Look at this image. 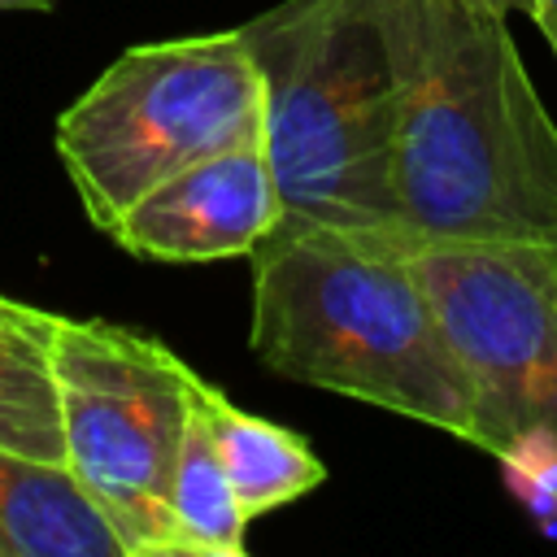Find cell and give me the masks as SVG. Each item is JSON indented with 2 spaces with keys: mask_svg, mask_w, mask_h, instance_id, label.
Masks as SVG:
<instances>
[{
  "mask_svg": "<svg viewBox=\"0 0 557 557\" xmlns=\"http://www.w3.org/2000/svg\"><path fill=\"white\" fill-rule=\"evenodd\" d=\"M196 405L205 413V426L218 444L226 479H231L248 518H261L278 505H292V500H300L326 483L322 457L292 426L239 409L226 392H218L205 379H196Z\"/></svg>",
  "mask_w": 557,
  "mask_h": 557,
  "instance_id": "cell-9",
  "label": "cell"
},
{
  "mask_svg": "<svg viewBox=\"0 0 557 557\" xmlns=\"http://www.w3.org/2000/svg\"><path fill=\"white\" fill-rule=\"evenodd\" d=\"M248 261L261 366L474 444V387L405 235L300 231Z\"/></svg>",
  "mask_w": 557,
  "mask_h": 557,
  "instance_id": "cell-2",
  "label": "cell"
},
{
  "mask_svg": "<svg viewBox=\"0 0 557 557\" xmlns=\"http://www.w3.org/2000/svg\"><path fill=\"white\" fill-rule=\"evenodd\" d=\"M48 357L65 470L100 505L126 557H170V479L196 370L144 331L65 313L52 318Z\"/></svg>",
  "mask_w": 557,
  "mask_h": 557,
  "instance_id": "cell-5",
  "label": "cell"
},
{
  "mask_svg": "<svg viewBox=\"0 0 557 557\" xmlns=\"http://www.w3.org/2000/svg\"><path fill=\"white\" fill-rule=\"evenodd\" d=\"M248 522L191 387V418L170 479V557H244Z\"/></svg>",
  "mask_w": 557,
  "mask_h": 557,
  "instance_id": "cell-10",
  "label": "cell"
},
{
  "mask_svg": "<svg viewBox=\"0 0 557 557\" xmlns=\"http://www.w3.org/2000/svg\"><path fill=\"white\" fill-rule=\"evenodd\" d=\"M261 70L244 30L135 44L57 117L52 144L91 226L109 231L170 174L261 139Z\"/></svg>",
  "mask_w": 557,
  "mask_h": 557,
  "instance_id": "cell-4",
  "label": "cell"
},
{
  "mask_svg": "<svg viewBox=\"0 0 557 557\" xmlns=\"http://www.w3.org/2000/svg\"><path fill=\"white\" fill-rule=\"evenodd\" d=\"M479 4H487V9H496V13H505V17H509V13H527V17H531V4H535V0H479Z\"/></svg>",
  "mask_w": 557,
  "mask_h": 557,
  "instance_id": "cell-15",
  "label": "cell"
},
{
  "mask_svg": "<svg viewBox=\"0 0 557 557\" xmlns=\"http://www.w3.org/2000/svg\"><path fill=\"white\" fill-rule=\"evenodd\" d=\"M57 0H0V13H52Z\"/></svg>",
  "mask_w": 557,
  "mask_h": 557,
  "instance_id": "cell-14",
  "label": "cell"
},
{
  "mask_svg": "<svg viewBox=\"0 0 557 557\" xmlns=\"http://www.w3.org/2000/svg\"><path fill=\"white\" fill-rule=\"evenodd\" d=\"M278 222L283 196L265 144L252 139L170 174L148 196H139L104 235L139 261L196 265L252 257L270 244Z\"/></svg>",
  "mask_w": 557,
  "mask_h": 557,
  "instance_id": "cell-7",
  "label": "cell"
},
{
  "mask_svg": "<svg viewBox=\"0 0 557 557\" xmlns=\"http://www.w3.org/2000/svg\"><path fill=\"white\" fill-rule=\"evenodd\" d=\"M261 70V144L283 196L270 239L400 235L396 74L374 0H283L239 26Z\"/></svg>",
  "mask_w": 557,
  "mask_h": 557,
  "instance_id": "cell-3",
  "label": "cell"
},
{
  "mask_svg": "<svg viewBox=\"0 0 557 557\" xmlns=\"http://www.w3.org/2000/svg\"><path fill=\"white\" fill-rule=\"evenodd\" d=\"M0 557H126L65 461L0 448Z\"/></svg>",
  "mask_w": 557,
  "mask_h": 557,
  "instance_id": "cell-8",
  "label": "cell"
},
{
  "mask_svg": "<svg viewBox=\"0 0 557 557\" xmlns=\"http://www.w3.org/2000/svg\"><path fill=\"white\" fill-rule=\"evenodd\" d=\"M57 318V313H52ZM48 331H0V448L65 461Z\"/></svg>",
  "mask_w": 557,
  "mask_h": 557,
  "instance_id": "cell-11",
  "label": "cell"
},
{
  "mask_svg": "<svg viewBox=\"0 0 557 557\" xmlns=\"http://www.w3.org/2000/svg\"><path fill=\"white\" fill-rule=\"evenodd\" d=\"M48 326H52L48 309H35V305H22L13 296H0V331H48Z\"/></svg>",
  "mask_w": 557,
  "mask_h": 557,
  "instance_id": "cell-12",
  "label": "cell"
},
{
  "mask_svg": "<svg viewBox=\"0 0 557 557\" xmlns=\"http://www.w3.org/2000/svg\"><path fill=\"white\" fill-rule=\"evenodd\" d=\"M396 74V226L418 244H557V122L505 13L374 0Z\"/></svg>",
  "mask_w": 557,
  "mask_h": 557,
  "instance_id": "cell-1",
  "label": "cell"
},
{
  "mask_svg": "<svg viewBox=\"0 0 557 557\" xmlns=\"http://www.w3.org/2000/svg\"><path fill=\"white\" fill-rule=\"evenodd\" d=\"M531 22L540 26L548 52L557 57V0H535V4H531Z\"/></svg>",
  "mask_w": 557,
  "mask_h": 557,
  "instance_id": "cell-13",
  "label": "cell"
},
{
  "mask_svg": "<svg viewBox=\"0 0 557 557\" xmlns=\"http://www.w3.org/2000/svg\"><path fill=\"white\" fill-rule=\"evenodd\" d=\"M413 261L474 387V448L557 461V244H418Z\"/></svg>",
  "mask_w": 557,
  "mask_h": 557,
  "instance_id": "cell-6",
  "label": "cell"
}]
</instances>
